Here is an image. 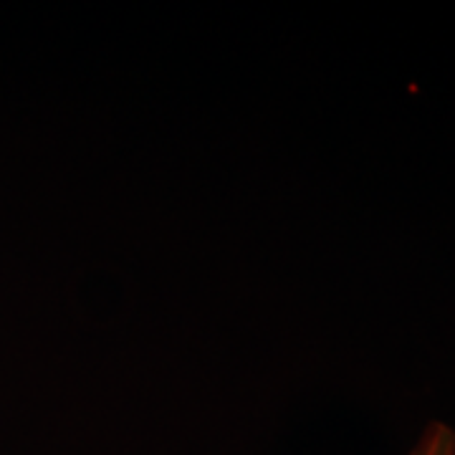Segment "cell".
Returning <instances> with one entry per match:
<instances>
[{
  "mask_svg": "<svg viewBox=\"0 0 455 455\" xmlns=\"http://www.w3.org/2000/svg\"><path fill=\"white\" fill-rule=\"evenodd\" d=\"M407 455H455V427L443 420L427 423Z\"/></svg>",
  "mask_w": 455,
  "mask_h": 455,
  "instance_id": "obj_1",
  "label": "cell"
}]
</instances>
